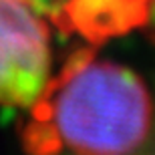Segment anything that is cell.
<instances>
[{"label":"cell","instance_id":"1","mask_svg":"<svg viewBox=\"0 0 155 155\" xmlns=\"http://www.w3.org/2000/svg\"><path fill=\"white\" fill-rule=\"evenodd\" d=\"M28 111V147L40 155H133L149 141L155 121L145 81L93 52H79L52 73Z\"/></svg>","mask_w":155,"mask_h":155},{"label":"cell","instance_id":"2","mask_svg":"<svg viewBox=\"0 0 155 155\" xmlns=\"http://www.w3.org/2000/svg\"><path fill=\"white\" fill-rule=\"evenodd\" d=\"M52 73V35L35 0H0V107L28 111Z\"/></svg>","mask_w":155,"mask_h":155}]
</instances>
